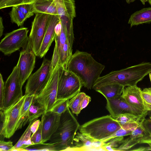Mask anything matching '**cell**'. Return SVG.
<instances>
[{"mask_svg":"<svg viewBox=\"0 0 151 151\" xmlns=\"http://www.w3.org/2000/svg\"><path fill=\"white\" fill-rule=\"evenodd\" d=\"M124 88L120 85L110 84L101 86L95 91L102 95L106 99H111L121 95Z\"/></svg>","mask_w":151,"mask_h":151,"instance_id":"cell-21","label":"cell"},{"mask_svg":"<svg viewBox=\"0 0 151 151\" xmlns=\"http://www.w3.org/2000/svg\"><path fill=\"white\" fill-rule=\"evenodd\" d=\"M34 5L36 12L58 15L54 0H39Z\"/></svg>","mask_w":151,"mask_h":151,"instance_id":"cell-22","label":"cell"},{"mask_svg":"<svg viewBox=\"0 0 151 151\" xmlns=\"http://www.w3.org/2000/svg\"><path fill=\"white\" fill-rule=\"evenodd\" d=\"M151 72V63L143 62L119 70L113 71L100 77L94 83L95 90L100 87L110 84H118L124 87L137 85V83Z\"/></svg>","mask_w":151,"mask_h":151,"instance_id":"cell-2","label":"cell"},{"mask_svg":"<svg viewBox=\"0 0 151 151\" xmlns=\"http://www.w3.org/2000/svg\"><path fill=\"white\" fill-rule=\"evenodd\" d=\"M130 151H151V148L149 146L148 147H140L131 150Z\"/></svg>","mask_w":151,"mask_h":151,"instance_id":"cell-46","label":"cell"},{"mask_svg":"<svg viewBox=\"0 0 151 151\" xmlns=\"http://www.w3.org/2000/svg\"><path fill=\"white\" fill-rule=\"evenodd\" d=\"M132 132L129 130H127L121 128L116 132L110 136L108 137L104 140H102L103 141H106L113 138L124 137L125 136L130 135Z\"/></svg>","mask_w":151,"mask_h":151,"instance_id":"cell-37","label":"cell"},{"mask_svg":"<svg viewBox=\"0 0 151 151\" xmlns=\"http://www.w3.org/2000/svg\"><path fill=\"white\" fill-rule=\"evenodd\" d=\"M26 97L24 95L15 104L4 111L1 110L0 116L3 118L4 123L2 131L0 133V139L10 138L18 129L20 110Z\"/></svg>","mask_w":151,"mask_h":151,"instance_id":"cell-8","label":"cell"},{"mask_svg":"<svg viewBox=\"0 0 151 151\" xmlns=\"http://www.w3.org/2000/svg\"><path fill=\"white\" fill-rule=\"evenodd\" d=\"M13 146L12 142L11 141L5 142L4 140L0 141V151H11Z\"/></svg>","mask_w":151,"mask_h":151,"instance_id":"cell-40","label":"cell"},{"mask_svg":"<svg viewBox=\"0 0 151 151\" xmlns=\"http://www.w3.org/2000/svg\"><path fill=\"white\" fill-rule=\"evenodd\" d=\"M143 4L145 5V3L147 1V0H139Z\"/></svg>","mask_w":151,"mask_h":151,"instance_id":"cell-49","label":"cell"},{"mask_svg":"<svg viewBox=\"0 0 151 151\" xmlns=\"http://www.w3.org/2000/svg\"><path fill=\"white\" fill-rule=\"evenodd\" d=\"M105 68L104 65L96 60L90 54L77 50L69 59L67 70L79 78L83 86L91 89Z\"/></svg>","mask_w":151,"mask_h":151,"instance_id":"cell-1","label":"cell"},{"mask_svg":"<svg viewBox=\"0 0 151 151\" xmlns=\"http://www.w3.org/2000/svg\"><path fill=\"white\" fill-rule=\"evenodd\" d=\"M147 113L148 112H147L141 115H137L130 113H126L119 115L114 119L122 126L128 122L142 120L145 118Z\"/></svg>","mask_w":151,"mask_h":151,"instance_id":"cell-27","label":"cell"},{"mask_svg":"<svg viewBox=\"0 0 151 151\" xmlns=\"http://www.w3.org/2000/svg\"><path fill=\"white\" fill-rule=\"evenodd\" d=\"M23 151H56L53 144L49 143L31 145L24 148Z\"/></svg>","mask_w":151,"mask_h":151,"instance_id":"cell-34","label":"cell"},{"mask_svg":"<svg viewBox=\"0 0 151 151\" xmlns=\"http://www.w3.org/2000/svg\"><path fill=\"white\" fill-rule=\"evenodd\" d=\"M106 99V108L114 118L119 115L126 113L141 115L148 112L142 111L128 104L121 95L113 98Z\"/></svg>","mask_w":151,"mask_h":151,"instance_id":"cell-14","label":"cell"},{"mask_svg":"<svg viewBox=\"0 0 151 151\" xmlns=\"http://www.w3.org/2000/svg\"><path fill=\"white\" fill-rule=\"evenodd\" d=\"M58 15L73 20L76 17L75 1L73 0H54Z\"/></svg>","mask_w":151,"mask_h":151,"instance_id":"cell-19","label":"cell"},{"mask_svg":"<svg viewBox=\"0 0 151 151\" xmlns=\"http://www.w3.org/2000/svg\"><path fill=\"white\" fill-rule=\"evenodd\" d=\"M145 119L142 120L127 123L122 126L121 128L132 132L139 126L143 122Z\"/></svg>","mask_w":151,"mask_h":151,"instance_id":"cell-38","label":"cell"},{"mask_svg":"<svg viewBox=\"0 0 151 151\" xmlns=\"http://www.w3.org/2000/svg\"><path fill=\"white\" fill-rule=\"evenodd\" d=\"M44 114L42 116L40 126L36 131L31 136V140L33 145L42 144V131Z\"/></svg>","mask_w":151,"mask_h":151,"instance_id":"cell-33","label":"cell"},{"mask_svg":"<svg viewBox=\"0 0 151 151\" xmlns=\"http://www.w3.org/2000/svg\"><path fill=\"white\" fill-rule=\"evenodd\" d=\"M61 115L49 111L44 114L42 131L43 143L49 140L57 130L60 123Z\"/></svg>","mask_w":151,"mask_h":151,"instance_id":"cell-16","label":"cell"},{"mask_svg":"<svg viewBox=\"0 0 151 151\" xmlns=\"http://www.w3.org/2000/svg\"><path fill=\"white\" fill-rule=\"evenodd\" d=\"M144 129L148 133L149 136L151 137V121L150 119H144L142 123Z\"/></svg>","mask_w":151,"mask_h":151,"instance_id":"cell-41","label":"cell"},{"mask_svg":"<svg viewBox=\"0 0 151 151\" xmlns=\"http://www.w3.org/2000/svg\"><path fill=\"white\" fill-rule=\"evenodd\" d=\"M4 27L3 24V19L1 17L0 18V37L3 34Z\"/></svg>","mask_w":151,"mask_h":151,"instance_id":"cell-47","label":"cell"},{"mask_svg":"<svg viewBox=\"0 0 151 151\" xmlns=\"http://www.w3.org/2000/svg\"><path fill=\"white\" fill-rule=\"evenodd\" d=\"M148 74H149V75L150 80V82H151V72H150Z\"/></svg>","mask_w":151,"mask_h":151,"instance_id":"cell-50","label":"cell"},{"mask_svg":"<svg viewBox=\"0 0 151 151\" xmlns=\"http://www.w3.org/2000/svg\"><path fill=\"white\" fill-rule=\"evenodd\" d=\"M139 143L147 144L151 148V137L147 136L140 138Z\"/></svg>","mask_w":151,"mask_h":151,"instance_id":"cell-44","label":"cell"},{"mask_svg":"<svg viewBox=\"0 0 151 151\" xmlns=\"http://www.w3.org/2000/svg\"><path fill=\"white\" fill-rule=\"evenodd\" d=\"M35 95H26L24 101L22 106L18 124V129L22 128L26 123L29 111L33 102Z\"/></svg>","mask_w":151,"mask_h":151,"instance_id":"cell-25","label":"cell"},{"mask_svg":"<svg viewBox=\"0 0 151 151\" xmlns=\"http://www.w3.org/2000/svg\"><path fill=\"white\" fill-rule=\"evenodd\" d=\"M11 22L18 27L22 26L27 19L26 16L16 6H13L9 13Z\"/></svg>","mask_w":151,"mask_h":151,"instance_id":"cell-28","label":"cell"},{"mask_svg":"<svg viewBox=\"0 0 151 151\" xmlns=\"http://www.w3.org/2000/svg\"><path fill=\"white\" fill-rule=\"evenodd\" d=\"M121 126L110 115L96 118L81 126L80 132L93 139L102 141L110 136Z\"/></svg>","mask_w":151,"mask_h":151,"instance_id":"cell-4","label":"cell"},{"mask_svg":"<svg viewBox=\"0 0 151 151\" xmlns=\"http://www.w3.org/2000/svg\"><path fill=\"white\" fill-rule=\"evenodd\" d=\"M51 61L43 59L40 67L31 74L25 86V95H37L45 87L54 70L50 68Z\"/></svg>","mask_w":151,"mask_h":151,"instance_id":"cell-7","label":"cell"},{"mask_svg":"<svg viewBox=\"0 0 151 151\" xmlns=\"http://www.w3.org/2000/svg\"><path fill=\"white\" fill-rule=\"evenodd\" d=\"M126 2L128 3V4H130L131 3H132V2H134L135 1V0H125Z\"/></svg>","mask_w":151,"mask_h":151,"instance_id":"cell-48","label":"cell"},{"mask_svg":"<svg viewBox=\"0 0 151 151\" xmlns=\"http://www.w3.org/2000/svg\"><path fill=\"white\" fill-rule=\"evenodd\" d=\"M28 31L27 28L22 27L6 34L0 43L1 51L8 55L24 47L29 40Z\"/></svg>","mask_w":151,"mask_h":151,"instance_id":"cell-10","label":"cell"},{"mask_svg":"<svg viewBox=\"0 0 151 151\" xmlns=\"http://www.w3.org/2000/svg\"><path fill=\"white\" fill-rule=\"evenodd\" d=\"M16 6L26 16L27 18L33 16L36 12L34 3L23 4Z\"/></svg>","mask_w":151,"mask_h":151,"instance_id":"cell-35","label":"cell"},{"mask_svg":"<svg viewBox=\"0 0 151 151\" xmlns=\"http://www.w3.org/2000/svg\"><path fill=\"white\" fill-rule=\"evenodd\" d=\"M62 28L60 34L55 39L60 58V65L67 70L68 61L72 55V47L74 40L73 19L65 17H60Z\"/></svg>","mask_w":151,"mask_h":151,"instance_id":"cell-5","label":"cell"},{"mask_svg":"<svg viewBox=\"0 0 151 151\" xmlns=\"http://www.w3.org/2000/svg\"><path fill=\"white\" fill-rule=\"evenodd\" d=\"M141 95L145 111H151V87L144 88Z\"/></svg>","mask_w":151,"mask_h":151,"instance_id":"cell-32","label":"cell"},{"mask_svg":"<svg viewBox=\"0 0 151 151\" xmlns=\"http://www.w3.org/2000/svg\"><path fill=\"white\" fill-rule=\"evenodd\" d=\"M140 138L137 139H131L130 137L124 139L121 144L115 151H129L134 146L139 143Z\"/></svg>","mask_w":151,"mask_h":151,"instance_id":"cell-31","label":"cell"},{"mask_svg":"<svg viewBox=\"0 0 151 151\" xmlns=\"http://www.w3.org/2000/svg\"><path fill=\"white\" fill-rule=\"evenodd\" d=\"M5 94V86L2 76L0 74V109L3 110L4 106Z\"/></svg>","mask_w":151,"mask_h":151,"instance_id":"cell-39","label":"cell"},{"mask_svg":"<svg viewBox=\"0 0 151 151\" xmlns=\"http://www.w3.org/2000/svg\"><path fill=\"white\" fill-rule=\"evenodd\" d=\"M35 119L30 122L25 131L17 142L13 146L11 151H23L25 148L33 145L31 140L32 132L30 127L32 124Z\"/></svg>","mask_w":151,"mask_h":151,"instance_id":"cell-23","label":"cell"},{"mask_svg":"<svg viewBox=\"0 0 151 151\" xmlns=\"http://www.w3.org/2000/svg\"><path fill=\"white\" fill-rule=\"evenodd\" d=\"M58 65L44 88L36 96L37 101L45 107L46 112L50 110L57 100L59 71Z\"/></svg>","mask_w":151,"mask_h":151,"instance_id":"cell-12","label":"cell"},{"mask_svg":"<svg viewBox=\"0 0 151 151\" xmlns=\"http://www.w3.org/2000/svg\"><path fill=\"white\" fill-rule=\"evenodd\" d=\"M29 37L32 50L38 56L51 15L36 12Z\"/></svg>","mask_w":151,"mask_h":151,"instance_id":"cell-9","label":"cell"},{"mask_svg":"<svg viewBox=\"0 0 151 151\" xmlns=\"http://www.w3.org/2000/svg\"><path fill=\"white\" fill-rule=\"evenodd\" d=\"M141 89L137 85L124 87L121 97L128 104L143 111H145L142 100Z\"/></svg>","mask_w":151,"mask_h":151,"instance_id":"cell-17","label":"cell"},{"mask_svg":"<svg viewBox=\"0 0 151 151\" xmlns=\"http://www.w3.org/2000/svg\"><path fill=\"white\" fill-rule=\"evenodd\" d=\"M69 99H58L54 103L50 111L61 115L69 107Z\"/></svg>","mask_w":151,"mask_h":151,"instance_id":"cell-30","label":"cell"},{"mask_svg":"<svg viewBox=\"0 0 151 151\" xmlns=\"http://www.w3.org/2000/svg\"><path fill=\"white\" fill-rule=\"evenodd\" d=\"M104 142L96 140L80 132H77L74 139V146L68 151L103 150Z\"/></svg>","mask_w":151,"mask_h":151,"instance_id":"cell-15","label":"cell"},{"mask_svg":"<svg viewBox=\"0 0 151 151\" xmlns=\"http://www.w3.org/2000/svg\"><path fill=\"white\" fill-rule=\"evenodd\" d=\"M91 99V97L86 95L84 97L82 101L81 108L82 110L85 108L90 102Z\"/></svg>","mask_w":151,"mask_h":151,"instance_id":"cell-43","label":"cell"},{"mask_svg":"<svg viewBox=\"0 0 151 151\" xmlns=\"http://www.w3.org/2000/svg\"><path fill=\"white\" fill-rule=\"evenodd\" d=\"M82 86L80 80L75 74L60 65L57 100L71 99L80 92Z\"/></svg>","mask_w":151,"mask_h":151,"instance_id":"cell-6","label":"cell"},{"mask_svg":"<svg viewBox=\"0 0 151 151\" xmlns=\"http://www.w3.org/2000/svg\"><path fill=\"white\" fill-rule=\"evenodd\" d=\"M142 123L135 129L132 132L130 135L129 137L130 138L134 139L141 138L144 136H149V134L144 129L142 125Z\"/></svg>","mask_w":151,"mask_h":151,"instance_id":"cell-36","label":"cell"},{"mask_svg":"<svg viewBox=\"0 0 151 151\" xmlns=\"http://www.w3.org/2000/svg\"><path fill=\"white\" fill-rule=\"evenodd\" d=\"M148 1L149 3L151 5V0H147Z\"/></svg>","mask_w":151,"mask_h":151,"instance_id":"cell-52","label":"cell"},{"mask_svg":"<svg viewBox=\"0 0 151 151\" xmlns=\"http://www.w3.org/2000/svg\"><path fill=\"white\" fill-rule=\"evenodd\" d=\"M62 28V24L60 19L59 22L56 25L55 27V32L56 35H59L60 33Z\"/></svg>","mask_w":151,"mask_h":151,"instance_id":"cell-45","label":"cell"},{"mask_svg":"<svg viewBox=\"0 0 151 151\" xmlns=\"http://www.w3.org/2000/svg\"><path fill=\"white\" fill-rule=\"evenodd\" d=\"M4 111L18 102L23 96L18 67L16 65L4 82Z\"/></svg>","mask_w":151,"mask_h":151,"instance_id":"cell-11","label":"cell"},{"mask_svg":"<svg viewBox=\"0 0 151 151\" xmlns=\"http://www.w3.org/2000/svg\"><path fill=\"white\" fill-rule=\"evenodd\" d=\"M86 95L84 92H80L69 100V107L72 112L77 116L80 114L82 110V101Z\"/></svg>","mask_w":151,"mask_h":151,"instance_id":"cell-26","label":"cell"},{"mask_svg":"<svg viewBox=\"0 0 151 151\" xmlns=\"http://www.w3.org/2000/svg\"><path fill=\"white\" fill-rule=\"evenodd\" d=\"M69 108L60 115L58 127L50 139L56 151H68L74 146V139L80 126Z\"/></svg>","mask_w":151,"mask_h":151,"instance_id":"cell-3","label":"cell"},{"mask_svg":"<svg viewBox=\"0 0 151 151\" xmlns=\"http://www.w3.org/2000/svg\"><path fill=\"white\" fill-rule=\"evenodd\" d=\"M150 120L151 121V117H150Z\"/></svg>","mask_w":151,"mask_h":151,"instance_id":"cell-53","label":"cell"},{"mask_svg":"<svg viewBox=\"0 0 151 151\" xmlns=\"http://www.w3.org/2000/svg\"><path fill=\"white\" fill-rule=\"evenodd\" d=\"M46 112L44 106L40 104L34 97L33 102L29 108L26 123L30 122Z\"/></svg>","mask_w":151,"mask_h":151,"instance_id":"cell-24","label":"cell"},{"mask_svg":"<svg viewBox=\"0 0 151 151\" xmlns=\"http://www.w3.org/2000/svg\"><path fill=\"white\" fill-rule=\"evenodd\" d=\"M39 0H0V9L25 4H33Z\"/></svg>","mask_w":151,"mask_h":151,"instance_id":"cell-29","label":"cell"},{"mask_svg":"<svg viewBox=\"0 0 151 151\" xmlns=\"http://www.w3.org/2000/svg\"><path fill=\"white\" fill-rule=\"evenodd\" d=\"M41 121L37 119H36L32 124L30 129L32 134L35 133L38 129L40 124Z\"/></svg>","mask_w":151,"mask_h":151,"instance_id":"cell-42","label":"cell"},{"mask_svg":"<svg viewBox=\"0 0 151 151\" xmlns=\"http://www.w3.org/2000/svg\"><path fill=\"white\" fill-rule=\"evenodd\" d=\"M36 56L29 40L27 45L20 52L17 65L22 86L27 80L35 68Z\"/></svg>","mask_w":151,"mask_h":151,"instance_id":"cell-13","label":"cell"},{"mask_svg":"<svg viewBox=\"0 0 151 151\" xmlns=\"http://www.w3.org/2000/svg\"><path fill=\"white\" fill-rule=\"evenodd\" d=\"M149 112L147 113V114L149 115V116L151 117V111H149Z\"/></svg>","mask_w":151,"mask_h":151,"instance_id":"cell-51","label":"cell"},{"mask_svg":"<svg viewBox=\"0 0 151 151\" xmlns=\"http://www.w3.org/2000/svg\"><path fill=\"white\" fill-rule=\"evenodd\" d=\"M60 20V17L59 15H51L37 56L41 58L44 57L49 50L52 43L55 40L56 36L55 27Z\"/></svg>","mask_w":151,"mask_h":151,"instance_id":"cell-18","label":"cell"},{"mask_svg":"<svg viewBox=\"0 0 151 151\" xmlns=\"http://www.w3.org/2000/svg\"><path fill=\"white\" fill-rule=\"evenodd\" d=\"M151 22V7L143 8L132 14L129 20L128 24L131 27L145 23Z\"/></svg>","mask_w":151,"mask_h":151,"instance_id":"cell-20","label":"cell"}]
</instances>
